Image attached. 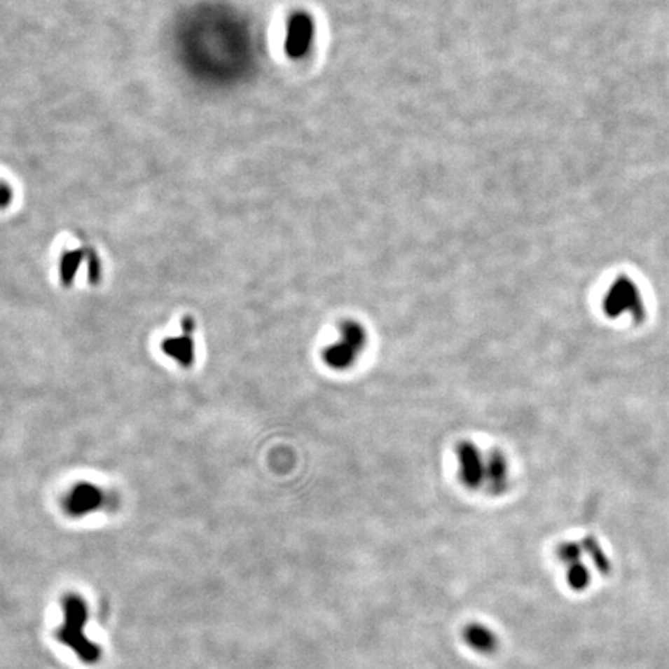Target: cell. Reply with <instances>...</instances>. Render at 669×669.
Returning a JSON list of instances; mask_svg holds the SVG:
<instances>
[{"instance_id": "7a4b0ae2", "label": "cell", "mask_w": 669, "mask_h": 669, "mask_svg": "<svg viewBox=\"0 0 669 669\" xmlns=\"http://www.w3.org/2000/svg\"><path fill=\"white\" fill-rule=\"evenodd\" d=\"M64 626L57 630L60 642L67 644L85 663H95L101 656L99 648L84 635L83 628L87 623V607L76 595L64 598Z\"/></svg>"}, {"instance_id": "277c9868", "label": "cell", "mask_w": 669, "mask_h": 669, "mask_svg": "<svg viewBox=\"0 0 669 669\" xmlns=\"http://www.w3.org/2000/svg\"><path fill=\"white\" fill-rule=\"evenodd\" d=\"M602 312L612 319L623 315H630L632 318L642 319L644 307L637 284L630 281L629 277L615 279L602 298Z\"/></svg>"}, {"instance_id": "8992f818", "label": "cell", "mask_w": 669, "mask_h": 669, "mask_svg": "<svg viewBox=\"0 0 669 669\" xmlns=\"http://www.w3.org/2000/svg\"><path fill=\"white\" fill-rule=\"evenodd\" d=\"M165 350L169 355L177 358L183 364H189L191 358H193V344H191L188 336L181 338V340L167 341L165 345Z\"/></svg>"}, {"instance_id": "3957f363", "label": "cell", "mask_w": 669, "mask_h": 669, "mask_svg": "<svg viewBox=\"0 0 669 669\" xmlns=\"http://www.w3.org/2000/svg\"><path fill=\"white\" fill-rule=\"evenodd\" d=\"M367 345V332L358 321H345L340 338L324 352V361L335 371H344L354 366L363 355Z\"/></svg>"}, {"instance_id": "6da1fadb", "label": "cell", "mask_w": 669, "mask_h": 669, "mask_svg": "<svg viewBox=\"0 0 669 669\" xmlns=\"http://www.w3.org/2000/svg\"><path fill=\"white\" fill-rule=\"evenodd\" d=\"M459 481L469 490H485L501 495L510 483V465L505 455L492 450L485 453L479 445L463 440L455 446Z\"/></svg>"}, {"instance_id": "5b68a950", "label": "cell", "mask_w": 669, "mask_h": 669, "mask_svg": "<svg viewBox=\"0 0 669 669\" xmlns=\"http://www.w3.org/2000/svg\"><path fill=\"white\" fill-rule=\"evenodd\" d=\"M101 491H98L92 485L87 487H78L73 490V495L70 497V510L73 514H84L97 510V506L101 505L102 497Z\"/></svg>"}]
</instances>
